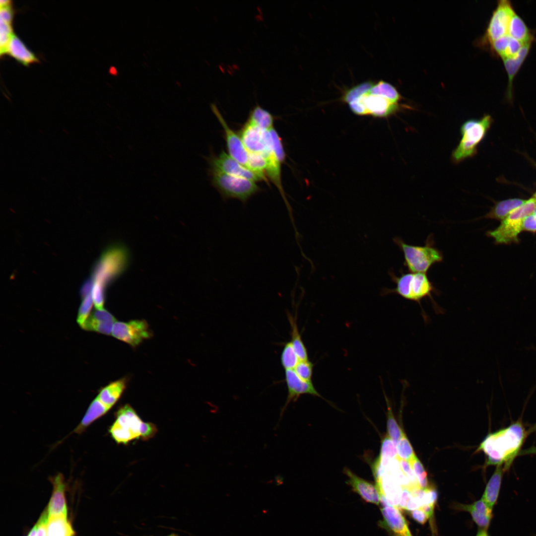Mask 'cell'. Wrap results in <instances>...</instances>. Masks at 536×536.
Instances as JSON below:
<instances>
[{"label":"cell","mask_w":536,"mask_h":536,"mask_svg":"<svg viewBox=\"0 0 536 536\" xmlns=\"http://www.w3.org/2000/svg\"><path fill=\"white\" fill-rule=\"evenodd\" d=\"M528 435L522 422L518 421L488 434L478 450L482 451L486 455V466L503 465L506 470L519 453Z\"/></svg>","instance_id":"1"},{"label":"cell","mask_w":536,"mask_h":536,"mask_svg":"<svg viewBox=\"0 0 536 536\" xmlns=\"http://www.w3.org/2000/svg\"><path fill=\"white\" fill-rule=\"evenodd\" d=\"M401 273V275L398 276L392 270H389V274L396 286L392 289L383 288L381 292L382 296L396 294L406 300L417 303L421 308L422 315L425 321H426V314L423 310L421 302L426 298H430L436 313H441L442 310L432 297V294L437 293V290L426 273H404L402 270Z\"/></svg>","instance_id":"2"},{"label":"cell","mask_w":536,"mask_h":536,"mask_svg":"<svg viewBox=\"0 0 536 536\" xmlns=\"http://www.w3.org/2000/svg\"><path fill=\"white\" fill-rule=\"evenodd\" d=\"M129 261L128 251L122 245L115 244L105 250L94 266L90 278L93 283L106 289L126 269Z\"/></svg>","instance_id":"3"},{"label":"cell","mask_w":536,"mask_h":536,"mask_svg":"<svg viewBox=\"0 0 536 536\" xmlns=\"http://www.w3.org/2000/svg\"><path fill=\"white\" fill-rule=\"evenodd\" d=\"M492 122L491 117L485 115L480 119H469L462 125L461 138L451 154L454 164H458L476 154L477 146L484 138Z\"/></svg>","instance_id":"4"},{"label":"cell","mask_w":536,"mask_h":536,"mask_svg":"<svg viewBox=\"0 0 536 536\" xmlns=\"http://www.w3.org/2000/svg\"><path fill=\"white\" fill-rule=\"evenodd\" d=\"M393 241L402 252L403 265L410 272L426 273L433 265L443 260L442 253L434 246L430 236L422 246L408 244L399 237L393 238Z\"/></svg>","instance_id":"5"},{"label":"cell","mask_w":536,"mask_h":536,"mask_svg":"<svg viewBox=\"0 0 536 536\" xmlns=\"http://www.w3.org/2000/svg\"><path fill=\"white\" fill-rule=\"evenodd\" d=\"M212 183L223 199H235L246 202L260 191L255 182L233 176L212 168Z\"/></svg>","instance_id":"6"},{"label":"cell","mask_w":536,"mask_h":536,"mask_svg":"<svg viewBox=\"0 0 536 536\" xmlns=\"http://www.w3.org/2000/svg\"><path fill=\"white\" fill-rule=\"evenodd\" d=\"M536 208V199L532 198L519 206L503 221L496 229L487 232L497 244H508L518 240V236L523 230L526 217L532 214Z\"/></svg>","instance_id":"7"},{"label":"cell","mask_w":536,"mask_h":536,"mask_svg":"<svg viewBox=\"0 0 536 536\" xmlns=\"http://www.w3.org/2000/svg\"><path fill=\"white\" fill-rule=\"evenodd\" d=\"M143 422L135 410L126 404L116 412L115 420L109 428V433L117 444L127 445L140 438Z\"/></svg>","instance_id":"8"},{"label":"cell","mask_w":536,"mask_h":536,"mask_svg":"<svg viewBox=\"0 0 536 536\" xmlns=\"http://www.w3.org/2000/svg\"><path fill=\"white\" fill-rule=\"evenodd\" d=\"M515 12L510 1H498L497 5L492 12L485 32L478 40L477 44L481 47L488 48L494 41L508 35L510 21Z\"/></svg>","instance_id":"9"},{"label":"cell","mask_w":536,"mask_h":536,"mask_svg":"<svg viewBox=\"0 0 536 536\" xmlns=\"http://www.w3.org/2000/svg\"><path fill=\"white\" fill-rule=\"evenodd\" d=\"M115 338L135 347L151 337L152 334L146 321L134 320L128 322H116L111 333Z\"/></svg>","instance_id":"10"},{"label":"cell","mask_w":536,"mask_h":536,"mask_svg":"<svg viewBox=\"0 0 536 536\" xmlns=\"http://www.w3.org/2000/svg\"><path fill=\"white\" fill-rule=\"evenodd\" d=\"M241 138L249 152L260 154L266 157L272 148L269 131H264L248 121L242 129Z\"/></svg>","instance_id":"11"},{"label":"cell","mask_w":536,"mask_h":536,"mask_svg":"<svg viewBox=\"0 0 536 536\" xmlns=\"http://www.w3.org/2000/svg\"><path fill=\"white\" fill-rule=\"evenodd\" d=\"M356 100L364 106L365 116L377 118H388L404 108H410L408 106L394 103L382 96L371 94L369 91Z\"/></svg>","instance_id":"12"},{"label":"cell","mask_w":536,"mask_h":536,"mask_svg":"<svg viewBox=\"0 0 536 536\" xmlns=\"http://www.w3.org/2000/svg\"><path fill=\"white\" fill-rule=\"evenodd\" d=\"M285 380L287 388V396L280 413L281 418L288 404L296 401L302 395L309 394L324 399L317 391L312 381H306L301 379L294 369L285 370Z\"/></svg>","instance_id":"13"},{"label":"cell","mask_w":536,"mask_h":536,"mask_svg":"<svg viewBox=\"0 0 536 536\" xmlns=\"http://www.w3.org/2000/svg\"><path fill=\"white\" fill-rule=\"evenodd\" d=\"M211 109L224 131L227 146L230 155L247 168L249 152L241 137L229 128L215 104H211Z\"/></svg>","instance_id":"14"},{"label":"cell","mask_w":536,"mask_h":536,"mask_svg":"<svg viewBox=\"0 0 536 536\" xmlns=\"http://www.w3.org/2000/svg\"><path fill=\"white\" fill-rule=\"evenodd\" d=\"M211 165L212 168L230 175L254 182L264 181L260 176L241 165L224 150H222L218 156L211 159Z\"/></svg>","instance_id":"15"},{"label":"cell","mask_w":536,"mask_h":536,"mask_svg":"<svg viewBox=\"0 0 536 536\" xmlns=\"http://www.w3.org/2000/svg\"><path fill=\"white\" fill-rule=\"evenodd\" d=\"M381 512L383 521L381 522V525L391 533L393 536H412L399 508L387 505L383 506Z\"/></svg>","instance_id":"16"},{"label":"cell","mask_w":536,"mask_h":536,"mask_svg":"<svg viewBox=\"0 0 536 536\" xmlns=\"http://www.w3.org/2000/svg\"><path fill=\"white\" fill-rule=\"evenodd\" d=\"M49 480L53 485V489L47 510L49 517L67 516L65 495L66 482L64 475L61 473H58L50 477Z\"/></svg>","instance_id":"17"},{"label":"cell","mask_w":536,"mask_h":536,"mask_svg":"<svg viewBox=\"0 0 536 536\" xmlns=\"http://www.w3.org/2000/svg\"><path fill=\"white\" fill-rule=\"evenodd\" d=\"M343 472L348 477L346 483L364 500L376 505L380 503V495L376 485L359 477L348 468H344Z\"/></svg>","instance_id":"18"},{"label":"cell","mask_w":536,"mask_h":536,"mask_svg":"<svg viewBox=\"0 0 536 536\" xmlns=\"http://www.w3.org/2000/svg\"><path fill=\"white\" fill-rule=\"evenodd\" d=\"M115 317L106 310L96 309L90 314L81 327L84 330L110 335L112 333Z\"/></svg>","instance_id":"19"},{"label":"cell","mask_w":536,"mask_h":536,"mask_svg":"<svg viewBox=\"0 0 536 536\" xmlns=\"http://www.w3.org/2000/svg\"><path fill=\"white\" fill-rule=\"evenodd\" d=\"M533 41H532L524 44L518 54L514 57L502 60L508 77L506 96L509 100H511L512 98L513 82L514 77L527 58Z\"/></svg>","instance_id":"20"},{"label":"cell","mask_w":536,"mask_h":536,"mask_svg":"<svg viewBox=\"0 0 536 536\" xmlns=\"http://www.w3.org/2000/svg\"><path fill=\"white\" fill-rule=\"evenodd\" d=\"M6 55L25 66L39 62V59L14 33L8 45Z\"/></svg>","instance_id":"21"},{"label":"cell","mask_w":536,"mask_h":536,"mask_svg":"<svg viewBox=\"0 0 536 536\" xmlns=\"http://www.w3.org/2000/svg\"><path fill=\"white\" fill-rule=\"evenodd\" d=\"M126 386L127 380L125 378L118 380L100 389L96 397L110 410L119 401Z\"/></svg>","instance_id":"22"},{"label":"cell","mask_w":536,"mask_h":536,"mask_svg":"<svg viewBox=\"0 0 536 536\" xmlns=\"http://www.w3.org/2000/svg\"><path fill=\"white\" fill-rule=\"evenodd\" d=\"M505 470L503 465L496 466L482 495L481 499L492 508L497 501Z\"/></svg>","instance_id":"23"},{"label":"cell","mask_w":536,"mask_h":536,"mask_svg":"<svg viewBox=\"0 0 536 536\" xmlns=\"http://www.w3.org/2000/svg\"><path fill=\"white\" fill-rule=\"evenodd\" d=\"M508 35L523 44L535 39L534 34L525 22L516 12L511 20Z\"/></svg>","instance_id":"24"},{"label":"cell","mask_w":536,"mask_h":536,"mask_svg":"<svg viewBox=\"0 0 536 536\" xmlns=\"http://www.w3.org/2000/svg\"><path fill=\"white\" fill-rule=\"evenodd\" d=\"M526 201L520 199H511L499 201L484 217L504 220L512 211L524 204Z\"/></svg>","instance_id":"25"},{"label":"cell","mask_w":536,"mask_h":536,"mask_svg":"<svg viewBox=\"0 0 536 536\" xmlns=\"http://www.w3.org/2000/svg\"><path fill=\"white\" fill-rule=\"evenodd\" d=\"M74 532L67 521V516L49 517L47 536H73Z\"/></svg>","instance_id":"26"},{"label":"cell","mask_w":536,"mask_h":536,"mask_svg":"<svg viewBox=\"0 0 536 536\" xmlns=\"http://www.w3.org/2000/svg\"><path fill=\"white\" fill-rule=\"evenodd\" d=\"M274 116L259 104L250 111L248 121L264 130L273 128Z\"/></svg>","instance_id":"27"},{"label":"cell","mask_w":536,"mask_h":536,"mask_svg":"<svg viewBox=\"0 0 536 536\" xmlns=\"http://www.w3.org/2000/svg\"><path fill=\"white\" fill-rule=\"evenodd\" d=\"M287 317L291 326L290 341L294 349L300 360H309L307 350L299 332L296 319L290 314H287Z\"/></svg>","instance_id":"28"},{"label":"cell","mask_w":536,"mask_h":536,"mask_svg":"<svg viewBox=\"0 0 536 536\" xmlns=\"http://www.w3.org/2000/svg\"><path fill=\"white\" fill-rule=\"evenodd\" d=\"M369 92L371 94L384 97L396 103H399V102L402 99V96L393 85L383 80H380L375 84Z\"/></svg>","instance_id":"29"},{"label":"cell","mask_w":536,"mask_h":536,"mask_svg":"<svg viewBox=\"0 0 536 536\" xmlns=\"http://www.w3.org/2000/svg\"><path fill=\"white\" fill-rule=\"evenodd\" d=\"M267 165V160L263 155L249 152L247 168L268 182L264 173Z\"/></svg>","instance_id":"30"},{"label":"cell","mask_w":536,"mask_h":536,"mask_svg":"<svg viewBox=\"0 0 536 536\" xmlns=\"http://www.w3.org/2000/svg\"><path fill=\"white\" fill-rule=\"evenodd\" d=\"M375 84L372 81H368L349 88L344 92L341 98V101L348 104L369 92Z\"/></svg>","instance_id":"31"},{"label":"cell","mask_w":536,"mask_h":536,"mask_svg":"<svg viewBox=\"0 0 536 536\" xmlns=\"http://www.w3.org/2000/svg\"><path fill=\"white\" fill-rule=\"evenodd\" d=\"M280 360L285 370L294 369L300 361L290 341L286 342L283 348Z\"/></svg>","instance_id":"32"},{"label":"cell","mask_w":536,"mask_h":536,"mask_svg":"<svg viewBox=\"0 0 536 536\" xmlns=\"http://www.w3.org/2000/svg\"><path fill=\"white\" fill-rule=\"evenodd\" d=\"M387 417V434L397 445L399 440L404 434L398 424L390 406L388 404Z\"/></svg>","instance_id":"33"},{"label":"cell","mask_w":536,"mask_h":536,"mask_svg":"<svg viewBox=\"0 0 536 536\" xmlns=\"http://www.w3.org/2000/svg\"><path fill=\"white\" fill-rule=\"evenodd\" d=\"M378 458L387 461H392L398 459L396 445L387 434L382 440L380 453Z\"/></svg>","instance_id":"34"},{"label":"cell","mask_w":536,"mask_h":536,"mask_svg":"<svg viewBox=\"0 0 536 536\" xmlns=\"http://www.w3.org/2000/svg\"><path fill=\"white\" fill-rule=\"evenodd\" d=\"M410 467L416 476L421 488L428 487L427 473L420 460L415 455L409 461Z\"/></svg>","instance_id":"35"},{"label":"cell","mask_w":536,"mask_h":536,"mask_svg":"<svg viewBox=\"0 0 536 536\" xmlns=\"http://www.w3.org/2000/svg\"><path fill=\"white\" fill-rule=\"evenodd\" d=\"M13 34L12 23L0 20V52L1 57L6 55L8 45Z\"/></svg>","instance_id":"36"},{"label":"cell","mask_w":536,"mask_h":536,"mask_svg":"<svg viewBox=\"0 0 536 536\" xmlns=\"http://www.w3.org/2000/svg\"><path fill=\"white\" fill-rule=\"evenodd\" d=\"M458 509L469 512L471 514L473 521L478 526L482 529H487L492 515L478 512L470 507L469 505L460 504Z\"/></svg>","instance_id":"37"},{"label":"cell","mask_w":536,"mask_h":536,"mask_svg":"<svg viewBox=\"0 0 536 536\" xmlns=\"http://www.w3.org/2000/svg\"><path fill=\"white\" fill-rule=\"evenodd\" d=\"M396 448L398 459L409 462L415 455L405 434L398 441Z\"/></svg>","instance_id":"38"},{"label":"cell","mask_w":536,"mask_h":536,"mask_svg":"<svg viewBox=\"0 0 536 536\" xmlns=\"http://www.w3.org/2000/svg\"><path fill=\"white\" fill-rule=\"evenodd\" d=\"M94 304L91 293L82 298L77 316V322L80 327L82 326L90 314Z\"/></svg>","instance_id":"39"},{"label":"cell","mask_w":536,"mask_h":536,"mask_svg":"<svg viewBox=\"0 0 536 536\" xmlns=\"http://www.w3.org/2000/svg\"><path fill=\"white\" fill-rule=\"evenodd\" d=\"M268 131L271 140L272 151L277 159L282 164L285 160V153L281 139L273 128Z\"/></svg>","instance_id":"40"},{"label":"cell","mask_w":536,"mask_h":536,"mask_svg":"<svg viewBox=\"0 0 536 536\" xmlns=\"http://www.w3.org/2000/svg\"><path fill=\"white\" fill-rule=\"evenodd\" d=\"M511 38V37L509 35L500 37L494 41L488 48L493 55L502 59L508 48Z\"/></svg>","instance_id":"41"},{"label":"cell","mask_w":536,"mask_h":536,"mask_svg":"<svg viewBox=\"0 0 536 536\" xmlns=\"http://www.w3.org/2000/svg\"><path fill=\"white\" fill-rule=\"evenodd\" d=\"M314 364L309 360H300L294 370L302 380L312 381Z\"/></svg>","instance_id":"42"},{"label":"cell","mask_w":536,"mask_h":536,"mask_svg":"<svg viewBox=\"0 0 536 536\" xmlns=\"http://www.w3.org/2000/svg\"><path fill=\"white\" fill-rule=\"evenodd\" d=\"M398 461L401 470L408 479L412 487H419L417 480L410 467L409 462L400 459H398Z\"/></svg>","instance_id":"43"},{"label":"cell","mask_w":536,"mask_h":536,"mask_svg":"<svg viewBox=\"0 0 536 536\" xmlns=\"http://www.w3.org/2000/svg\"><path fill=\"white\" fill-rule=\"evenodd\" d=\"M140 432V439L143 441H147L155 436L157 432V428L152 423L143 422Z\"/></svg>","instance_id":"44"},{"label":"cell","mask_w":536,"mask_h":536,"mask_svg":"<svg viewBox=\"0 0 536 536\" xmlns=\"http://www.w3.org/2000/svg\"><path fill=\"white\" fill-rule=\"evenodd\" d=\"M49 519L48 511L45 510L37 523L38 530L36 536H47V527Z\"/></svg>","instance_id":"45"},{"label":"cell","mask_w":536,"mask_h":536,"mask_svg":"<svg viewBox=\"0 0 536 536\" xmlns=\"http://www.w3.org/2000/svg\"><path fill=\"white\" fill-rule=\"evenodd\" d=\"M523 230L536 231V215L532 213L525 218L523 224Z\"/></svg>","instance_id":"46"},{"label":"cell","mask_w":536,"mask_h":536,"mask_svg":"<svg viewBox=\"0 0 536 536\" xmlns=\"http://www.w3.org/2000/svg\"><path fill=\"white\" fill-rule=\"evenodd\" d=\"M410 514L412 518L421 524H424L429 518V516L421 508L411 511Z\"/></svg>","instance_id":"47"},{"label":"cell","mask_w":536,"mask_h":536,"mask_svg":"<svg viewBox=\"0 0 536 536\" xmlns=\"http://www.w3.org/2000/svg\"><path fill=\"white\" fill-rule=\"evenodd\" d=\"M93 285V282L90 278L83 283L80 291L82 298L91 293Z\"/></svg>","instance_id":"48"},{"label":"cell","mask_w":536,"mask_h":536,"mask_svg":"<svg viewBox=\"0 0 536 536\" xmlns=\"http://www.w3.org/2000/svg\"><path fill=\"white\" fill-rule=\"evenodd\" d=\"M434 506L431 505H423L420 508L422 509L429 517L432 516Z\"/></svg>","instance_id":"49"},{"label":"cell","mask_w":536,"mask_h":536,"mask_svg":"<svg viewBox=\"0 0 536 536\" xmlns=\"http://www.w3.org/2000/svg\"><path fill=\"white\" fill-rule=\"evenodd\" d=\"M38 530V525L36 524L30 532L28 536H36Z\"/></svg>","instance_id":"50"},{"label":"cell","mask_w":536,"mask_h":536,"mask_svg":"<svg viewBox=\"0 0 536 536\" xmlns=\"http://www.w3.org/2000/svg\"><path fill=\"white\" fill-rule=\"evenodd\" d=\"M476 536H489L487 532V529H481L479 530Z\"/></svg>","instance_id":"51"},{"label":"cell","mask_w":536,"mask_h":536,"mask_svg":"<svg viewBox=\"0 0 536 536\" xmlns=\"http://www.w3.org/2000/svg\"><path fill=\"white\" fill-rule=\"evenodd\" d=\"M12 4V2L10 0H1L0 1V7L5 6Z\"/></svg>","instance_id":"52"},{"label":"cell","mask_w":536,"mask_h":536,"mask_svg":"<svg viewBox=\"0 0 536 536\" xmlns=\"http://www.w3.org/2000/svg\"><path fill=\"white\" fill-rule=\"evenodd\" d=\"M535 431H536V422L527 430L528 434L529 435Z\"/></svg>","instance_id":"53"},{"label":"cell","mask_w":536,"mask_h":536,"mask_svg":"<svg viewBox=\"0 0 536 536\" xmlns=\"http://www.w3.org/2000/svg\"><path fill=\"white\" fill-rule=\"evenodd\" d=\"M167 536H179L177 534H176L175 533H172V534H170V535H168Z\"/></svg>","instance_id":"54"},{"label":"cell","mask_w":536,"mask_h":536,"mask_svg":"<svg viewBox=\"0 0 536 536\" xmlns=\"http://www.w3.org/2000/svg\"><path fill=\"white\" fill-rule=\"evenodd\" d=\"M533 213L536 215V208L535 209Z\"/></svg>","instance_id":"55"},{"label":"cell","mask_w":536,"mask_h":536,"mask_svg":"<svg viewBox=\"0 0 536 536\" xmlns=\"http://www.w3.org/2000/svg\"><path fill=\"white\" fill-rule=\"evenodd\" d=\"M533 198H534L535 199H536V193H535V194L534 195Z\"/></svg>","instance_id":"56"}]
</instances>
